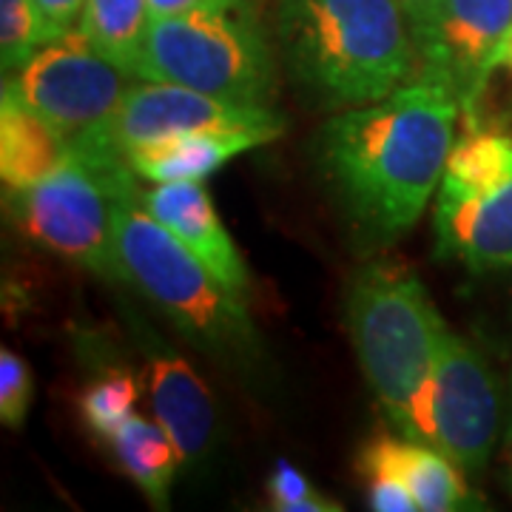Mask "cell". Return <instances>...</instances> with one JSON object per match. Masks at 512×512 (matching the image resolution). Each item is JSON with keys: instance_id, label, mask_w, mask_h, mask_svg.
I'll return each instance as SVG.
<instances>
[{"instance_id": "obj_5", "label": "cell", "mask_w": 512, "mask_h": 512, "mask_svg": "<svg viewBox=\"0 0 512 512\" xmlns=\"http://www.w3.org/2000/svg\"><path fill=\"white\" fill-rule=\"evenodd\" d=\"M134 74L237 103L271 106L276 94L274 52L248 0H211L151 20Z\"/></svg>"}, {"instance_id": "obj_24", "label": "cell", "mask_w": 512, "mask_h": 512, "mask_svg": "<svg viewBox=\"0 0 512 512\" xmlns=\"http://www.w3.org/2000/svg\"><path fill=\"white\" fill-rule=\"evenodd\" d=\"M367 498L376 512H416L419 504L413 493L393 476H367Z\"/></svg>"}, {"instance_id": "obj_13", "label": "cell", "mask_w": 512, "mask_h": 512, "mask_svg": "<svg viewBox=\"0 0 512 512\" xmlns=\"http://www.w3.org/2000/svg\"><path fill=\"white\" fill-rule=\"evenodd\" d=\"M140 200L163 222L168 231H174L185 245L208 265V271L220 279L228 291L239 299H248V268L239 256L231 234L225 231L214 202L208 197V188L202 183H160L151 191H140Z\"/></svg>"}, {"instance_id": "obj_21", "label": "cell", "mask_w": 512, "mask_h": 512, "mask_svg": "<svg viewBox=\"0 0 512 512\" xmlns=\"http://www.w3.org/2000/svg\"><path fill=\"white\" fill-rule=\"evenodd\" d=\"M49 43L35 0H0V60L3 74L18 72L20 66Z\"/></svg>"}, {"instance_id": "obj_28", "label": "cell", "mask_w": 512, "mask_h": 512, "mask_svg": "<svg viewBox=\"0 0 512 512\" xmlns=\"http://www.w3.org/2000/svg\"><path fill=\"white\" fill-rule=\"evenodd\" d=\"M504 66L510 69L512 72V37H510V43H507V55H504Z\"/></svg>"}, {"instance_id": "obj_8", "label": "cell", "mask_w": 512, "mask_h": 512, "mask_svg": "<svg viewBox=\"0 0 512 512\" xmlns=\"http://www.w3.org/2000/svg\"><path fill=\"white\" fill-rule=\"evenodd\" d=\"M498 384L481 350L444 328L427 393V444L464 473H478L498 433Z\"/></svg>"}, {"instance_id": "obj_23", "label": "cell", "mask_w": 512, "mask_h": 512, "mask_svg": "<svg viewBox=\"0 0 512 512\" xmlns=\"http://www.w3.org/2000/svg\"><path fill=\"white\" fill-rule=\"evenodd\" d=\"M35 396V382L26 359L15 350H0V421L12 430L23 427L29 416V404Z\"/></svg>"}, {"instance_id": "obj_15", "label": "cell", "mask_w": 512, "mask_h": 512, "mask_svg": "<svg viewBox=\"0 0 512 512\" xmlns=\"http://www.w3.org/2000/svg\"><path fill=\"white\" fill-rule=\"evenodd\" d=\"M271 143L251 131H183L128 148V168L148 183H202L242 151Z\"/></svg>"}, {"instance_id": "obj_29", "label": "cell", "mask_w": 512, "mask_h": 512, "mask_svg": "<svg viewBox=\"0 0 512 512\" xmlns=\"http://www.w3.org/2000/svg\"><path fill=\"white\" fill-rule=\"evenodd\" d=\"M507 444H510V478H512V430H510V436H507Z\"/></svg>"}, {"instance_id": "obj_3", "label": "cell", "mask_w": 512, "mask_h": 512, "mask_svg": "<svg viewBox=\"0 0 512 512\" xmlns=\"http://www.w3.org/2000/svg\"><path fill=\"white\" fill-rule=\"evenodd\" d=\"M140 185L114 202V256L120 276L137 285L168 322L202 353L231 367H254L259 333L245 299L228 291L208 265L140 200Z\"/></svg>"}, {"instance_id": "obj_14", "label": "cell", "mask_w": 512, "mask_h": 512, "mask_svg": "<svg viewBox=\"0 0 512 512\" xmlns=\"http://www.w3.org/2000/svg\"><path fill=\"white\" fill-rule=\"evenodd\" d=\"M362 476H393L413 493L421 512H456L478 507L464 484V470L433 444L416 439L373 436L359 453Z\"/></svg>"}, {"instance_id": "obj_25", "label": "cell", "mask_w": 512, "mask_h": 512, "mask_svg": "<svg viewBox=\"0 0 512 512\" xmlns=\"http://www.w3.org/2000/svg\"><path fill=\"white\" fill-rule=\"evenodd\" d=\"M35 6L43 20L46 37L55 40V37L69 35L77 29L80 15L86 9V0H35Z\"/></svg>"}, {"instance_id": "obj_9", "label": "cell", "mask_w": 512, "mask_h": 512, "mask_svg": "<svg viewBox=\"0 0 512 512\" xmlns=\"http://www.w3.org/2000/svg\"><path fill=\"white\" fill-rule=\"evenodd\" d=\"M512 37V0H439L413 29L419 72L441 77L461 103L478 111L490 74L504 66Z\"/></svg>"}, {"instance_id": "obj_10", "label": "cell", "mask_w": 512, "mask_h": 512, "mask_svg": "<svg viewBox=\"0 0 512 512\" xmlns=\"http://www.w3.org/2000/svg\"><path fill=\"white\" fill-rule=\"evenodd\" d=\"M183 131H251L276 140L285 123L262 103H237L177 83L140 80L131 86L114 117L109 148L123 157L128 148Z\"/></svg>"}, {"instance_id": "obj_12", "label": "cell", "mask_w": 512, "mask_h": 512, "mask_svg": "<svg viewBox=\"0 0 512 512\" xmlns=\"http://www.w3.org/2000/svg\"><path fill=\"white\" fill-rule=\"evenodd\" d=\"M151 416L174 441L185 467L211 450L217 407L200 373L177 353H151L140 373Z\"/></svg>"}, {"instance_id": "obj_20", "label": "cell", "mask_w": 512, "mask_h": 512, "mask_svg": "<svg viewBox=\"0 0 512 512\" xmlns=\"http://www.w3.org/2000/svg\"><path fill=\"white\" fill-rule=\"evenodd\" d=\"M140 379L126 367H106L80 393V419L97 439L109 444L117 427L134 413L140 399Z\"/></svg>"}, {"instance_id": "obj_4", "label": "cell", "mask_w": 512, "mask_h": 512, "mask_svg": "<svg viewBox=\"0 0 512 512\" xmlns=\"http://www.w3.org/2000/svg\"><path fill=\"white\" fill-rule=\"evenodd\" d=\"M348 333L384 416L404 439L427 441V393L444 319L402 265L373 262L348 288Z\"/></svg>"}, {"instance_id": "obj_2", "label": "cell", "mask_w": 512, "mask_h": 512, "mask_svg": "<svg viewBox=\"0 0 512 512\" xmlns=\"http://www.w3.org/2000/svg\"><path fill=\"white\" fill-rule=\"evenodd\" d=\"M276 35L299 89L328 109L376 103L419 66L399 0H279Z\"/></svg>"}, {"instance_id": "obj_11", "label": "cell", "mask_w": 512, "mask_h": 512, "mask_svg": "<svg viewBox=\"0 0 512 512\" xmlns=\"http://www.w3.org/2000/svg\"><path fill=\"white\" fill-rule=\"evenodd\" d=\"M433 231L436 254L458 259L473 274L512 268V183L490 194H470L441 183Z\"/></svg>"}, {"instance_id": "obj_22", "label": "cell", "mask_w": 512, "mask_h": 512, "mask_svg": "<svg viewBox=\"0 0 512 512\" xmlns=\"http://www.w3.org/2000/svg\"><path fill=\"white\" fill-rule=\"evenodd\" d=\"M268 498L271 507L279 512H336L342 504H336L328 495L316 493L311 478L302 470H296L291 461H276L274 473L268 476Z\"/></svg>"}, {"instance_id": "obj_1", "label": "cell", "mask_w": 512, "mask_h": 512, "mask_svg": "<svg viewBox=\"0 0 512 512\" xmlns=\"http://www.w3.org/2000/svg\"><path fill=\"white\" fill-rule=\"evenodd\" d=\"M458 114L456 92L416 72L396 92L322 126L316 163L356 231L393 242L419 222L444 180Z\"/></svg>"}, {"instance_id": "obj_18", "label": "cell", "mask_w": 512, "mask_h": 512, "mask_svg": "<svg viewBox=\"0 0 512 512\" xmlns=\"http://www.w3.org/2000/svg\"><path fill=\"white\" fill-rule=\"evenodd\" d=\"M109 447L123 473L143 490L148 501L154 507H165L177 467L183 461L160 421L131 413L109 439Z\"/></svg>"}, {"instance_id": "obj_26", "label": "cell", "mask_w": 512, "mask_h": 512, "mask_svg": "<svg viewBox=\"0 0 512 512\" xmlns=\"http://www.w3.org/2000/svg\"><path fill=\"white\" fill-rule=\"evenodd\" d=\"M202 3H211V0H148V9H151V18H171V15H180L188 9H197Z\"/></svg>"}, {"instance_id": "obj_6", "label": "cell", "mask_w": 512, "mask_h": 512, "mask_svg": "<svg viewBox=\"0 0 512 512\" xmlns=\"http://www.w3.org/2000/svg\"><path fill=\"white\" fill-rule=\"evenodd\" d=\"M137 174L123 157L72 148L66 163L32 188L6 197L23 234L60 259L100 276H120L114 202Z\"/></svg>"}, {"instance_id": "obj_30", "label": "cell", "mask_w": 512, "mask_h": 512, "mask_svg": "<svg viewBox=\"0 0 512 512\" xmlns=\"http://www.w3.org/2000/svg\"><path fill=\"white\" fill-rule=\"evenodd\" d=\"M510 430H512V424H510Z\"/></svg>"}, {"instance_id": "obj_16", "label": "cell", "mask_w": 512, "mask_h": 512, "mask_svg": "<svg viewBox=\"0 0 512 512\" xmlns=\"http://www.w3.org/2000/svg\"><path fill=\"white\" fill-rule=\"evenodd\" d=\"M69 143L32 111L18 94L3 86L0 94V180L6 197L49 177L66 163Z\"/></svg>"}, {"instance_id": "obj_7", "label": "cell", "mask_w": 512, "mask_h": 512, "mask_svg": "<svg viewBox=\"0 0 512 512\" xmlns=\"http://www.w3.org/2000/svg\"><path fill=\"white\" fill-rule=\"evenodd\" d=\"M140 77L100 55L77 29L43 43L3 86L37 111L69 148L120 157L109 131L126 94Z\"/></svg>"}, {"instance_id": "obj_17", "label": "cell", "mask_w": 512, "mask_h": 512, "mask_svg": "<svg viewBox=\"0 0 512 512\" xmlns=\"http://www.w3.org/2000/svg\"><path fill=\"white\" fill-rule=\"evenodd\" d=\"M464 120L467 128L453 143L441 183L470 194H490L510 185L512 128L481 123L478 114H464Z\"/></svg>"}, {"instance_id": "obj_19", "label": "cell", "mask_w": 512, "mask_h": 512, "mask_svg": "<svg viewBox=\"0 0 512 512\" xmlns=\"http://www.w3.org/2000/svg\"><path fill=\"white\" fill-rule=\"evenodd\" d=\"M148 0H86L77 32L92 43L100 55L134 72L143 55L151 29Z\"/></svg>"}, {"instance_id": "obj_27", "label": "cell", "mask_w": 512, "mask_h": 512, "mask_svg": "<svg viewBox=\"0 0 512 512\" xmlns=\"http://www.w3.org/2000/svg\"><path fill=\"white\" fill-rule=\"evenodd\" d=\"M404 9V15H407V20H410V29H416L419 23H424L427 20V15L436 9V3L439 0H399Z\"/></svg>"}]
</instances>
